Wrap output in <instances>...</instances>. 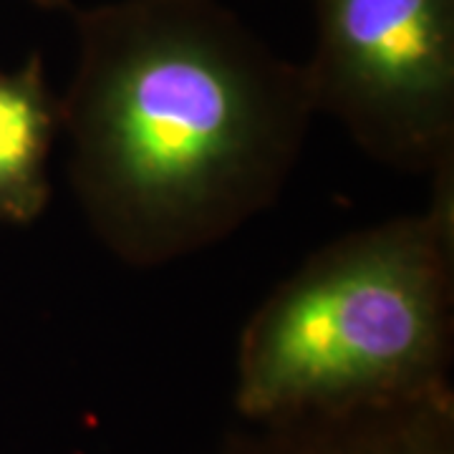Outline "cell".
I'll return each mask as SVG.
<instances>
[{
	"mask_svg": "<svg viewBox=\"0 0 454 454\" xmlns=\"http://www.w3.org/2000/svg\"><path fill=\"white\" fill-rule=\"evenodd\" d=\"M76 43L61 129L112 255L187 258L280 195L316 114L306 71L217 0L104 3L76 13Z\"/></svg>",
	"mask_w": 454,
	"mask_h": 454,
	"instance_id": "1",
	"label": "cell"
},
{
	"mask_svg": "<svg viewBox=\"0 0 454 454\" xmlns=\"http://www.w3.org/2000/svg\"><path fill=\"white\" fill-rule=\"evenodd\" d=\"M422 212L348 232L310 255L245 324L235 402L270 422L450 389L454 167Z\"/></svg>",
	"mask_w": 454,
	"mask_h": 454,
	"instance_id": "2",
	"label": "cell"
},
{
	"mask_svg": "<svg viewBox=\"0 0 454 454\" xmlns=\"http://www.w3.org/2000/svg\"><path fill=\"white\" fill-rule=\"evenodd\" d=\"M316 112L402 172L454 167V0H316Z\"/></svg>",
	"mask_w": 454,
	"mask_h": 454,
	"instance_id": "3",
	"label": "cell"
},
{
	"mask_svg": "<svg viewBox=\"0 0 454 454\" xmlns=\"http://www.w3.org/2000/svg\"><path fill=\"white\" fill-rule=\"evenodd\" d=\"M450 389L409 402L258 422L238 454H454Z\"/></svg>",
	"mask_w": 454,
	"mask_h": 454,
	"instance_id": "4",
	"label": "cell"
},
{
	"mask_svg": "<svg viewBox=\"0 0 454 454\" xmlns=\"http://www.w3.org/2000/svg\"><path fill=\"white\" fill-rule=\"evenodd\" d=\"M59 131L61 101L46 82L43 61L33 56L23 68L0 71V223L31 225L49 207Z\"/></svg>",
	"mask_w": 454,
	"mask_h": 454,
	"instance_id": "5",
	"label": "cell"
},
{
	"mask_svg": "<svg viewBox=\"0 0 454 454\" xmlns=\"http://www.w3.org/2000/svg\"><path fill=\"white\" fill-rule=\"evenodd\" d=\"M41 8H68V0H31Z\"/></svg>",
	"mask_w": 454,
	"mask_h": 454,
	"instance_id": "6",
	"label": "cell"
}]
</instances>
